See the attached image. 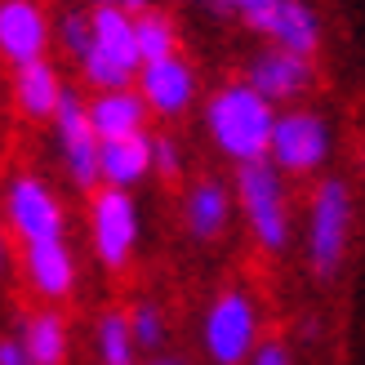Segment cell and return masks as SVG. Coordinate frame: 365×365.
<instances>
[{
	"instance_id": "4",
	"label": "cell",
	"mask_w": 365,
	"mask_h": 365,
	"mask_svg": "<svg viewBox=\"0 0 365 365\" xmlns=\"http://www.w3.org/2000/svg\"><path fill=\"white\" fill-rule=\"evenodd\" d=\"M200 352L210 365H245L254 348L267 339V312L263 299L245 281H227L200 307Z\"/></svg>"
},
{
	"instance_id": "8",
	"label": "cell",
	"mask_w": 365,
	"mask_h": 365,
	"mask_svg": "<svg viewBox=\"0 0 365 365\" xmlns=\"http://www.w3.org/2000/svg\"><path fill=\"white\" fill-rule=\"evenodd\" d=\"M0 223L9 227V236L23 245L41 241H67V205L58 187L36 174V170H14L0 187Z\"/></svg>"
},
{
	"instance_id": "1",
	"label": "cell",
	"mask_w": 365,
	"mask_h": 365,
	"mask_svg": "<svg viewBox=\"0 0 365 365\" xmlns=\"http://www.w3.org/2000/svg\"><path fill=\"white\" fill-rule=\"evenodd\" d=\"M196 116L210 152L218 160H227L232 170H241V165H254V160H267L281 107H272L245 76H232L210 89Z\"/></svg>"
},
{
	"instance_id": "9",
	"label": "cell",
	"mask_w": 365,
	"mask_h": 365,
	"mask_svg": "<svg viewBox=\"0 0 365 365\" xmlns=\"http://www.w3.org/2000/svg\"><path fill=\"white\" fill-rule=\"evenodd\" d=\"M53 134V156H58V170L76 192H98L103 187V138L89 120V103L81 89H67V98L58 107V116L49 120Z\"/></svg>"
},
{
	"instance_id": "10",
	"label": "cell",
	"mask_w": 365,
	"mask_h": 365,
	"mask_svg": "<svg viewBox=\"0 0 365 365\" xmlns=\"http://www.w3.org/2000/svg\"><path fill=\"white\" fill-rule=\"evenodd\" d=\"M134 85H138V94L148 98L152 120H160V125L187 120L192 112H200V103H205V94H200V71L182 49L170 53V58L143 63Z\"/></svg>"
},
{
	"instance_id": "12",
	"label": "cell",
	"mask_w": 365,
	"mask_h": 365,
	"mask_svg": "<svg viewBox=\"0 0 365 365\" xmlns=\"http://www.w3.org/2000/svg\"><path fill=\"white\" fill-rule=\"evenodd\" d=\"M18 281H23L31 303L63 307L81 289V259L71 241H41L18 250Z\"/></svg>"
},
{
	"instance_id": "17",
	"label": "cell",
	"mask_w": 365,
	"mask_h": 365,
	"mask_svg": "<svg viewBox=\"0 0 365 365\" xmlns=\"http://www.w3.org/2000/svg\"><path fill=\"white\" fill-rule=\"evenodd\" d=\"M89 103V120L103 143L112 138H134V134H148L152 130V107L148 98L138 94V85H120V89H94L85 94Z\"/></svg>"
},
{
	"instance_id": "6",
	"label": "cell",
	"mask_w": 365,
	"mask_h": 365,
	"mask_svg": "<svg viewBox=\"0 0 365 365\" xmlns=\"http://www.w3.org/2000/svg\"><path fill=\"white\" fill-rule=\"evenodd\" d=\"M339 152V130L330 112H321L317 103H294L281 107L277 130H272V152L267 160L289 178L317 182L321 174H330V160Z\"/></svg>"
},
{
	"instance_id": "27",
	"label": "cell",
	"mask_w": 365,
	"mask_h": 365,
	"mask_svg": "<svg viewBox=\"0 0 365 365\" xmlns=\"http://www.w3.org/2000/svg\"><path fill=\"white\" fill-rule=\"evenodd\" d=\"M0 365H31V352H27V343L18 330L0 334Z\"/></svg>"
},
{
	"instance_id": "16",
	"label": "cell",
	"mask_w": 365,
	"mask_h": 365,
	"mask_svg": "<svg viewBox=\"0 0 365 365\" xmlns=\"http://www.w3.org/2000/svg\"><path fill=\"white\" fill-rule=\"evenodd\" d=\"M67 89L71 85L63 81V67L53 58H41V63H27V67L9 71V103H14L18 120H27V125H49L58 116Z\"/></svg>"
},
{
	"instance_id": "18",
	"label": "cell",
	"mask_w": 365,
	"mask_h": 365,
	"mask_svg": "<svg viewBox=\"0 0 365 365\" xmlns=\"http://www.w3.org/2000/svg\"><path fill=\"white\" fill-rule=\"evenodd\" d=\"M18 334H23L31 365H67L71 361V325L63 317V307L31 303L27 312H18Z\"/></svg>"
},
{
	"instance_id": "7",
	"label": "cell",
	"mask_w": 365,
	"mask_h": 365,
	"mask_svg": "<svg viewBox=\"0 0 365 365\" xmlns=\"http://www.w3.org/2000/svg\"><path fill=\"white\" fill-rule=\"evenodd\" d=\"M138 71H143V49L134 14L125 5H94V36L76 63V81L94 94V89L134 85Z\"/></svg>"
},
{
	"instance_id": "13",
	"label": "cell",
	"mask_w": 365,
	"mask_h": 365,
	"mask_svg": "<svg viewBox=\"0 0 365 365\" xmlns=\"http://www.w3.org/2000/svg\"><path fill=\"white\" fill-rule=\"evenodd\" d=\"M241 76L272 107H294V103H307V94L317 89V58H303V53L281 45H259L245 58Z\"/></svg>"
},
{
	"instance_id": "11",
	"label": "cell",
	"mask_w": 365,
	"mask_h": 365,
	"mask_svg": "<svg viewBox=\"0 0 365 365\" xmlns=\"http://www.w3.org/2000/svg\"><path fill=\"white\" fill-rule=\"evenodd\" d=\"M178 223H182V232H187L196 245H218V241H227L232 227L241 223V214H236V187H232V178L196 174L192 182H182Z\"/></svg>"
},
{
	"instance_id": "25",
	"label": "cell",
	"mask_w": 365,
	"mask_h": 365,
	"mask_svg": "<svg viewBox=\"0 0 365 365\" xmlns=\"http://www.w3.org/2000/svg\"><path fill=\"white\" fill-rule=\"evenodd\" d=\"M200 5H205L210 14H218V18H236V23L250 31L263 18V9L272 5V0H200Z\"/></svg>"
},
{
	"instance_id": "30",
	"label": "cell",
	"mask_w": 365,
	"mask_h": 365,
	"mask_svg": "<svg viewBox=\"0 0 365 365\" xmlns=\"http://www.w3.org/2000/svg\"><path fill=\"white\" fill-rule=\"evenodd\" d=\"M120 5L130 9V14H148V9H156V5H160V0H120Z\"/></svg>"
},
{
	"instance_id": "21",
	"label": "cell",
	"mask_w": 365,
	"mask_h": 365,
	"mask_svg": "<svg viewBox=\"0 0 365 365\" xmlns=\"http://www.w3.org/2000/svg\"><path fill=\"white\" fill-rule=\"evenodd\" d=\"M134 27H138V49H143V63H156V58H170V53L182 49L178 41V23L170 9H148V14H134Z\"/></svg>"
},
{
	"instance_id": "29",
	"label": "cell",
	"mask_w": 365,
	"mask_h": 365,
	"mask_svg": "<svg viewBox=\"0 0 365 365\" xmlns=\"http://www.w3.org/2000/svg\"><path fill=\"white\" fill-rule=\"evenodd\" d=\"M143 365H187L182 356H174V352H156V356H148Z\"/></svg>"
},
{
	"instance_id": "15",
	"label": "cell",
	"mask_w": 365,
	"mask_h": 365,
	"mask_svg": "<svg viewBox=\"0 0 365 365\" xmlns=\"http://www.w3.org/2000/svg\"><path fill=\"white\" fill-rule=\"evenodd\" d=\"M250 31L259 36L263 45L294 49V53H303V58H317L321 41H325V23H321L317 5H307V0H272Z\"/></svg>"
},
{
	"instance_id": "22",
	"label": "cell",
	"mask_w": 365,
	"mask_h": 365,
	"mask_svg": "<svg viewBox=\"0 0 365 365\" xmlns=\"http://www.w3.org/2000/svg\"><path fill=\"white\" fill-rule=\"evenodd\" d=\"M89 36H94V5H71L53 18V49L76 67L81 53L89 49Z\"/></svg>"
},
{
	"instance_id": "23",
	"label": "cell",
	"mask_w": 365,
	"mask_h": 365,
	"mask_svg": "<svg viewBox=\"0 0 365 365\" xmlns=\"http://www.w3.org/2000/svg\"><path fill=\"white\" fill-rule=\"evenodd\" d=\"M130 325H134V339H138L143 356L165 352V343H170V317H165V307H160L152 294L130 303Z\"/></svg>"
},
{
	"instance_id": "5",
	"label": "cell",
	"mask_w": 365,
	"mask_h": 365,
	"mask_svg": "<svg viewBox=\"0 0 365 365\" xmlns=\"http://www.w3.org/2000/svg\"><path fill=\"white\" fill-rule=\"evenodd\" d=\"M85 241H89V259L98 263L107 277H125L138 263V245H143V210L134 192L120 187H98L85 196Z\"/></svg>"
},
{
	"instance_id": "14",
	"label": "cell",
	"mask_w": 365,
	"mask_h": 365,
	"mask_svg": "<svg viewBox=\"0 0 365 365\" xmlns=\"http://www.w3.org/2000/svg\"><path fill=\"white\" fill-rule=\"evenodd\" d=\"M53 58V14L41 0H0V63L9 71Z\"/></svg>"
},
{
	"instance_id": "20",
	"label": "cell",
	"mask_w": 365,
	"mask_h": 365,
	"mask_svg": "<svg viewBox=\"0 0 365 365\" xmlns=\"http://www.w3.org/2000/svg\"><path fill=\"white\" fill-rule=\"evenodd\" d=\"M89 348H94L98 365H143V348L134 339V325H130V307H103L94 317V330H89Z\"/></svg>"
},
{
	"instance_id": "26",
	"label": "cell",
	"mask_w": 365,
	"mask_h": 365,
	"mask_svg": "<svg viewBox=\"0 0 365 365\" xmlns=\"http://www.w3.org/2000/svg\"><path fill=\"white\" fill-rule=\"evenodd\" d=\"M245 365H299V352H294V343H289V339L267 334L259 348H254V356Z\"/></svg>"
},
{
	"instance_id": "28",
	"label": "cell",
	"mask_w": 365,
	"mask_h": 365,
	"mask_svg": "<svg viewBox=\"0 0 365 365\" xmlns=\"http://www.w3.org/2000/svg\"><path fill=\"white\" fill-rule=\"evenodd\" d=\"M9 272H18V241L9 236V227L0 223V281H5Z\"/></svg>"
},
{
	"instance_id": "24",
	"label": "cell",
	"mask_w": 365,
	"mask_h": 365,
	"mask_svg": "<svg viewBox=\"0 0 365 365\" xmlns=\"http://www.w3.org/2000/svg\"><path fill=\"white\" fill-rule=\"evenodd\" d=\"M152 170L160 182H178L187 174V152L170 130H152Z\"/></svg>"
},
{
	"instance_id": "3",
	"label": "cell",
	"mask_w": 365,
	"mask_h": 365,
	"mask_svg": "<svg viewBox=\"0 0 365 365\" xmlns=\"http://www.w3.org/2000/svg\"><path fill=\"white\" fill-rule=\"evenodd\" d=\"M289 174H281L272 160H254L232 174L236 187V214H241V227L250 236V245L263 254V259H281L289 254L299 236V210H294V192H289Z\"/></svg>"
},
{
	"instance_id": "2",
	"label": "cell",
	"mask_w": 365,
	"mask_h": 365,
	"mask_svg": "<svg viewBox=\"0 0 365 365\" xmlns=\"http://www.w3.org/2000/svg\"><path fill=\"white\" fill-rule=\"evenodd\" d=\"M356 232V192L343 174H321L303 200L299 218V241H303V267L312 272V281L330 285L352 250Z\"/></svg>"
},
{
	"instance_id": "32",
	"label": "cell",
	"mask_w": 365,
	"mask_h": 365,
	"mask_svg": "<svg viewBox=\"0 0 365 365\" xmlns=\"http://www.w3.org/2000/svg\"><path fill=\"white\" fill-rule=\"evenodd\" d=\"M178 5H182V0H178Z\"/></svg>"
},
{
	"instance_id": "19",
	"label": "cell",
	"mask_w": 365,
	"mask_h": 365,
	"mask_svg": "<svg viewBox=\"0 0 365 365\" xmlns=\"http://www.w3.org/2000/svg\"><path fill=\"white\" fill-rule=\"evenodd\" d=\"M152 170V130L134 134V138H112L103 143V187H120V192H138Z\"/></svg>"
},
{
	"instance_id": "31",
	"label": "cell",
	"mask_w": 365,
	"mask_h": 365,
	"mask_svg": "<svg viewBox=\"0 0 365 365\" xmlns=\"http://www.w3.org/2000/svg\"><path fill=\"white\" fill-rule=\"evenodd\" d=\"M85 5H120V0H85Z\"/></svg>"
}]
</instances>
